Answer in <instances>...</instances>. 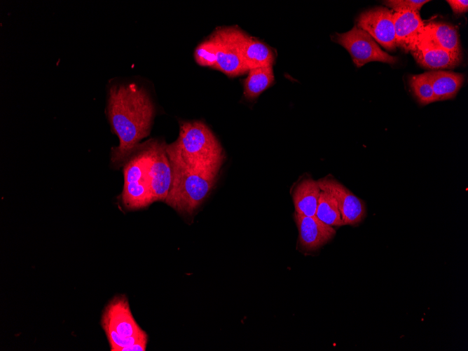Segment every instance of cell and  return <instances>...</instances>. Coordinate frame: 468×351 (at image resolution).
Wrapping results in <instances>:
<instances>
[{
    "mask_svg": "<svg viewBox=\"0 0 468 351\" xmlns=\"http://www.w3.org/2000/svg\"><path fill=\"white\" fill-rule=\"evenodd\" d=\"M274 82L273 66L259 67L249 70L244 82V96L252 100L258 97Z\"/></svg>",
    "mask_w": 468,
    "mask_h": 351,
    "instance_id": "18",
    "label": "cell"
},
{
    "mask_svg": "<svg viewBox=\"0 0 468 351\" xmlns=\"http://www.w3.org/2000/svg\"><path fill=\"white\" fill-rule=\"evenodd\" d=\"M426 34L443 50L462 55L457 29L443 22H430L425 25Z\"/></svg>",
    "mask_w": 468,
    "mask_h": 351,
    "instance_id": "17",
    "label": "cell"
},
{
    "mask_svg": "<svg viewBox=\"0 0 468 351\" xmlns=\"http://www.w3.org/2000/svg\"><path fill=\"white\" fill-rule=\"evenodd\" d=\"M429 2V0H389L384 1V4L392 8L395 12L402 11H417L419 12L420 8L426 3Z\"/></svg>",
    "mask_w": 468,
    "mask_h": 351,
    "instance_id": "22",
    "label": "cell"
},
{
    "mask_svg": "<svg viewBox=\"0 0 468 351\" xmlns=\"http://www.w3.org/2000/svg\"><path fill=\"white\" fill-rule=\"evenodd\" d=\"M171 167L172 184L165 201L177 212L192 215L212 190L218 174Z\"/></svg>",
    "mask_w": 468,
    "mask_h": 351,
    "instance_id": "4",
    "label": "cell"
},
{
    "mask_svg": "<svg viewBox=\"0 0 468 351\" xmlns=\"http://www.w3.org/2000/svg\"><path fill=\"white\" fill-rule=\"evenodd\" d=\"M147 176L153 201H165L170 189L172 171L164 142L149 141Z\"/></svg>",
    "mask_w": 468,
    "mask_h": 351,
    "instance_id": "7",
    "label": "cell"
},
{
    "mask_svg": "<svg viewBox=\"0 0 468 351\" xmlns=\"http://www.w3.org/2000/svg\"><path fill=\"white\" fill-rule=\"evenodd\" d=\"M315 216L330 226H342L343 223L335 198L329 192L321 191Z\"/></svg>",
    "mask_w": 468,
    "mask_h": 351,
    "instance_id": "19",
    "label": "cell"
},
{
    "mask_svg": "<svg viewBox=\"0 0 468 351\" xmlns=\"http://www.w3.org/2000/svg\"><path fill=\"white\" fill-rule=\"evenodd\" d=\"M392 14L387 8H373L361 13L356 25L368 32L382 47L392 51L397 47Z\"/></svg>",
    "mask_w": 468,
    "mask_h": 351,
    "instance_id": "8",
    "label": "cell"
},
{
    "mask_svg": "<svg viewBox=\"0 0 468 351\" xmlns=\"http://www.w3.org/2000/svg\"><path fill=\"white\" fill-rule=\"evenodd\" d=\"M294 219L299 233L301 247L308 251L315 250L331 240L336 235V230L315 215L304 216L295 213Z\"/></svg>",
    "mask_w": 468,
    "mask_h": 351,
    "instance_id": "13",
    "label": "cell"
},
{
    "mask_svg": "<svg viewBox=\"0 0 468 351\" xmlns=\"http://www.w3.org/2000/svg\"><path fill=\"white\" fill-rule=\"evenodd\" d=\"M102 326H109L123 337L140 335L144 332L135 321L128 301L125 296L114 297L104 310Z\"/></svg>",
    "mask_w": 468,
    "mask_h": 351,
    "instance_id": "10",
    "label": "cell"
},
{
    "mask_svg": "<svg viewBox=\"0 0 468 351\" xmlns=\"http://www.w3.org/2000/svg\"><path fill=\"white\" fill-rule=\"evenodd\" d=\"M320 192L317 181L305 179L299 182L293 193L295 213L315 216Z\"/></svg>",
    "mask_w": 468,
    "mask_h": 351,
    "instance_id": "16",
    "label": "cell"
},
{
    "mask_svg": "<svg viewBox=\"0 0 468 351\" xmlns=\"http://www.w3.org/2000/svg\"><path fill=\"white\" fill-rule=\"evenodd\" d=\"M148 158L149 141L139 144L125 163L121 200L128 209H142L154 202L147 176Z\"/></svg>",
    "mask_w": 468,
    "mask_h": 351,
    "instance_id": "5",
    "label": "cell"
},
{
    "mask_svg": "<svg viewBox=\"0 0 468 351\" xmlns=\"http://www.w3.org/2000/svg\"><path fill=\"white\" fill-rule=\"evenodd\" d=\"M333 41L348 51L357 67L373 61L393 64L397 60V57L383 51L368 32L357 25L347 32L336 34Z\"/></svg>",
    "mask_w": 468,
    "mask_h": 351,
    "instance_id": "6",
    "label": "cell"
},
{
    "mask_svg": "<svg viewBox=\"0 0 468 351\" xmlns=\"http://www.w3.org/2000/svg\"><path fill=\"white\" fill-rule=\"evenodd\" d=\"M108 115L119 139V145L111 151V163L119 167L149 134L154 106L142 87L134 83L117 84L109 89Z\"/></svg>",
    "mask_w": 468,
    "mask_h": 351,
    "instance_id": "1",
    "label": "cell"
},
{
    "mask_svg": "<svg viewBox=\"0 0 468 351\" xmlns=\"http://www.w3.org/2000/svg\"><path fill=\"white\" fill-rule=\"evenodd\" d=\"M435 101L453 98L462 86L464 76L450 71L433 70L427 71Z\"/></svg>",
    "mask_w": 468,
    "mask_h": 351,
    "instance_id": "15",
    "label": "cell"
},
{
    "mask_svg": "<svg viewBox=\"0 0 468 351\" xmlns=\"http://www.w3.org/2000/svg\"><path fill=\"white\" fill-rule=\"evenodd\" d=\"M446 2L455 14L464 13L468 10V1L467 0H448Z\"/></svg>",
    "mask_w": 468,
    "mask_h": 351,
    "instance_id": "23",
    "label": "cell"
},
{
    "mask_svg": "<svg viewBox=\"0 0 468 351\" xmlns=\"http://www.w3.org/2000/svg\"><path fill=\"white\" fill-rule=\"evenodd\" d=\"M237 30L234 27L216 30L195 48L196 62L231 77L247 72L238 48Z\"/></svg>",
    "mask_w": 468,
    "mask_h": 351,
    "instance_id": "3",
    "label": "cell"
},
{
    "mask_svg": "<svg viewBox=\"0 0 468 351\" xmlns=\"http://www.w3.org/2000/svg\"><path fill=\"white\" fill-rule=\"evenodd\" d=\"M321 191L330 193L336 200L344 225L355 226L366 216L364 202L336 180L326 177L317 181Z\"/></svg>",
    "mask_w": 468,
    "mask_h": 351,
    "instance_id": "9",
    "label": "cell"
},
{
    "mask_svg": "<svg viewBox=\"0 0 468 351\" xmlns=\"http://www.w3.org/2000/svg\"><path fill=\"white\" fill-rule=\"evenodd\" d=\"M410 53L420 65L432 71L454 68L462 60V55L443 50L427 34L416 48Z\"/></svg>",
    "mask_w": 468,
    "mask_h": 351,
    "instance_id": "12",
    "label": "cell"
},
{
    "mask_svg": "<svg viewBox=\"0 0 468 351\" xmlns=\"http://www.w3.org/2000/svg\"><path fill=\"white\" fill-rule=\"evenodd\" d=\"M409 83L420 104H428L435 102L432 85L427 72L411 76Z\"/></svg>",
    "mask_w": 468,
    "mask_h": 351,
    "instance_id": "20",
    "label": "cell"
},
{
    "mask_svg": "<svg viewBox=\"0 0 468 351\" xmlns=\"http://www.w3.org/2000/svg\"><path fill=\"white\" fill-rule=\"evenodd\" d=\"M110 345L111 351H121L125 347L130 346L139 340L148 338L144 331L143 333L130 337H123L109 326H102Z\"/></svg>",
    "mask_w": 468,
    "mask_h": 351,
    "instance_id": "21",
    "label": "cell"
},
{
    "mask_svg": "<svg viewBox=\"0 0 468 351\" xmlns=\"http://www.w3.org/2000/svg\"><path fill=\"white\" fill-rule=\"evenodd\" d=\"M172 166L218 174L223 160V149L210 129L202 121H181L176 141L166 145Z\"/></svg>",
    "mask_w": 468,
    "mask_h": 351,
    "instance_id": "2",
    "label": "cell"
},
{
    "mask_svg": "<svg viewBox=\"0 0 468 351\" xmlns=\"http://www.w3.org/2000/svg\"><path fill=\"white\" fill-rule=\"evenodd\" d=\"M392 18L397 46L405 52L413 50L426 34L425 24L419 12H394Z\"/></svg>",
    "mask_w": 468,
    "mask_h": 351,
    "instance_id": "11",
    "label": "cell"
},
{
    "mask_svg": "<svg viewBox=\"0 0 468 351\" xmlns=\"http://www.w3.org/2000/svg\"><path fill=\"white\" fill-rule=\"evenodd\" d=\"M237 42L245 65L249 70L273 66L274 54L264 43L238 28Z\"/></svg>",
    "mask_w": 468,
    "mask_h": 351,
    "instance_id": "14",
    "label": "cell"
}]
</instances>
